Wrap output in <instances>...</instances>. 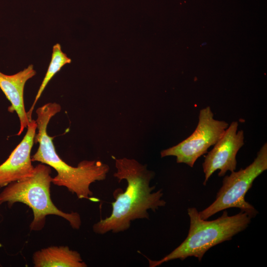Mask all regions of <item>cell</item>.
Segmentation results:
<instances>
[{"instance_id":"8fae6325","label":"cell","mask_w":267,"mask_h":267,"mask_svg":"<svg viewBox=\"0 0 267 267\" xmlns=\"http://www.w3.org/2000/svg\"><path fill=\"white\" fill-rule=\"evenodd\" d=\"M71 62V59L62 51L61 45L59 44H56L53 45L51 59L46 73L38 91L33 104L29 110L27 112V117L29 121L32 120V114L35 106L48 82L63 66L65 64L70 63Z\"/></svg>"},{"instance_id":"8992f818","label":"cell","mask_w":267,"mask_h":267,"mask_svg":"<svg viewBox=\"0 0 267 267\" xmlns=\"http://www.w3.org/2000/svg\"><path fill=\"white\" fill-rule=\"evenodd\" d=\"M198 118L194 132L177 145L161 151V157L175 156L178 163L193 167L196 160L220 139L228 126L226 122L214 118L210 106L201 109Z\"/></svg>"},{"instance_id":"3957f363","label":"cell","mask_w":267,"mask_h":267,"mask_svg":"<svg viewBox=\"0 0 267 267\" xmlns=\"http://www.w3.org/2000/svg\"><path fill=\"white\" fill-rule=\"evenodd\" d=\"M187 214L190 226L185 239L161 260L153 261L148 259L150 267H156L176 259L183 261L189 257H195L201 261L208 250L217 244L231 240L233 236L245 230L251 220L247 214L242 211L229 216L225 210L221 217L209 221L201 219L195 207L188 208Z\"/></svg>"},{"instance_id":"7a4b0ae2","label":"cell","mask_w":267,"mask_h":267,"mask_svg":"<svg viewBox=\"0 0 267 267\" xmlns=\"http://www.w3.org/2000/svg\"><path fill=\"white\" fill-rule=\"evenodd\" d=\"M60 105L55 102L47 103L36 110L37 133L34 142L39 143L37 152L31 157L33 162H40L53 168L57 175L52 178L54 184L64 186L79 199H88L93 195L90 184L96 181L104 180L110 168L100 161L84 160L77 167L67 164L56 153L53 142V137L47 133L50 119L61 111Z\"/></svg>"},{"instance_id":"30bf717a","label":"cell","mask_w":267,"mask_h":267,"mask_svg":"<svg viewBox=\"0 0 267 267\" xmlns=\"http://www.w3.org/2000/svg\"><path fill=\"white\" fill-rule=\"evenodd\" d=\"M35 267H87L80 254L67 246H51L35 252Z\"/></svg>"},{"instance_id":"9c48e42d","label":"cell","mask_w":267,"mask_h":267,"mask_svg":"<svg viewBox=\"0 0 267 267\" xmlns=\"http://www.w3.org/2000/svg\"><path fill=\"white\" fill-rule=\"evenodd\" d=\"M33 65L11 75L0 72V89L11 103L8 110L16 112L20 121V129L17 135H20L27 128L29 120L24 103V89L26 82L36 75Z\"/></svg>"},{"instance_id":"7c38bea8","label":"cell","mask_w":267,"mask_h":267,"mask_svg":"<svg viewBox=\"0 0 267 267\" xmlns=\"http://www.w3.org/2000/svg\"><path fill=\"white\" fill-rule=\"evenodd\" d=\"M1 266V264H0V267Z\"/></svg>"},{"instance_id":"52a82bcc","label":"cell","mask_w":267,"mask_h":267,"mask_svg":"<svg viewBox=\"0 0 267 267\" xmlns=\"http://www.w3.org/2000/svg\"><path fill=\"white\" fill-rule=\"evenodd\" d=\"M238 127V122H232L206 156L202 164L205 174L204 185L217 170H220L219 176L222 177L227 171L232 172L236 170V155L244 144L243 131H237Z\"/></svg>"},{"instance_id":"6da1fadb","label":"cell","mask_w":267,"mask_h":267,"mask_svg":"<svg viewBox=\"0 0 267 267\" xmlns=\"http://www.w3.org/2000/svg\"><path fill=\"white\" fill-rule=\"evenodd\" d=\"M115 167L117 172L113 176L119 182L126 180L127 186L125 192L117 193L115 196L110 216L93 224V231L96 234L127 230L133 221L149 219L148 210L155 212L166 204L162 199V189L153 192L155 186H151L150 183L155 173L147 170L146 165L134 159L123 158L115 159Z\"/></svg>"},{"instance_id":"ba28073f","label":"cell","mask_w":267,"mask_h":267,"mask_svg":"<svg viewBox=\"0 0 267 267\" xmlns=\"http://www.w3.org/2000/svg\"><path fill=\"white\" fill-rule=\"evenodd\" d=\"M27 133L8 158L0 165V188L32 176L34 168L31 152L37 130L36 121L32 120L27 126Z\"/></svg>"},{"instance_id":"5b68a950","label":"cell","mask_w":267,"mask_h":267,"mask_svg":"<svg viewBox=\"0 0 267 267\" xmlns=\"http://www.w3.org/2000/svg\"><path fill=\"white\" fill-rule=\"evenodd\" d=\"M267 170V143L258 152L253 162L245 169L231 172L225 176L215 201L199 212L200 217L207 220L218 212L230 208H239L251 218L258 213L253 205L245 200V195L255 179Z\"/></svg>"},{"instance_id":"277c9868","label":"cell","mask_w":267,"mask_h":267,"mask_svg":"<svg viewBox=\"0 0 267 267\" xmlns=\"http://www.w3.org/2000/svg\"><path fill=\"white\" fill-rule=\"evenodd\" d=\"M50 167L40 164L35 167L30 177L11 182L0 193V206L6 203L9 208L16 203L27 205L33 211L34 218L30 224L33 231L43 229L46 217L55 215L66 220L71 226L79 229L82 221L77 212L65 213L59 209L50 197V185L52 181Z\"/></svg>"}]
</instances>
